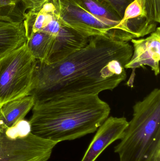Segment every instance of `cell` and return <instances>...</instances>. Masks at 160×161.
<instances>
[{
  "mask_svg": "<svg viewBox=\"0 0 160 161\" xmlns=\"http://www.w3.org/2000/svg\"><path fill=\"white\" fill-rule=\"evenodd\" d=\"M92 15L113 28L122 42H129L135 39L130 31L122 23V18L106 0H76Z\"/></svg>",
  "mask_w": 160,
  "mask_h": 161,
  "instance_id": "cell-10",
  "label": "cell"
},
{
  "mask_svg": "<svg viewBox=\"0 0 160 161\" xmlns=\"http://www.w3.org/2000/svg\"><path fill=\"white\" fill-rule=\"evenodd\" d=\"M35 103L34 97L29 95L4 104L0 108V126L4 129L14 126L24 120Z\"/></svg>",
  "mask_w": 160,
  "mask_h": 161,
  "instance_id": "cell-12",
  "label": "cell"
},
{
  "mask_svg": "<svg viewBox=\"0 0 160 161\" xmlns=\"http://www.w3.org/2000/svg\"><path fill=\"white\" fill-rule=\"evenodd\" d=\"M121 22L135 39L149 35L158 27L148 21L143 0H133L129 4L124 11Z\"/></svg>",
  "mask_w": 160,
  "mask_h": 161,
  "instance_id": "cell-11",
  "label": "cell"
},
{
  "mask_svg": "<svg viewBox=\"0 0 160 161\" xmlns=\"http://www.w3.org/2000/svg\"><path fill=\"white\" fill-rule=\"evenodd\" d=\"M69 27L67 26L58 36H53L43 31L31 33L27 37L25 45L32 55L36 60L44 62L59 37Z\"/></svg>",
  "mask_w": 160,
  "mask_h": 161,
  "instance_id": "cell-13",
  "label": "cell"
},
{
  "mask_svg": "<svg viewBox=\"0 0 160 161\" xmlns=\"http://www.w3.org/2000/svg\"><path fill=\"white\" fill-rule=\"evenodd\" d=\"M113 6L118 14L123 18L124 11L129 4L133 0H106Z\"/></svg>",
  "mask_w": 160,
  "mask_h": 161,
  "instance_id": "cell-16",
  "label": "cell"
},
{
  "mask_svg": "<svg viewBox=\"0 0 160 161\" xmlns=\"http://www.w3.org/2000/svg\"><path fill=\"white\" fill-rule=\"evenodd\" d=\"M114 152L120 161H154L160 158L159 88L135 103L132 119Z\"/></svg>",
  "mask_w": 160,
  "mask_h": 161,
  "instance_id": "cell-3",
  "label": "cell"
},
{
  "mask_svg": "<svg viewBox=\"0 0 160 161\" xmlns=\"http://www.w3.org/2000/svg\"><path fill=\"white\" fill-rule=\"evenodd\" d=\"M19 3L20 0H0V9L8 15L22 14L17 11V7Z\"/></svg>",
  "mask_w": 160,
  "mask_h": 161,
  "instance_id": "cell-15",
  "label": "cell"
},
{
  "mask_svg": "<svg viewBox=\"0 0 160 161\" xmlns=\"http://www.w3.org/2000/svg\"><path fill=\"white\" fill-rule=\"evenodd\" d=\"M148 21L158 25L160 22V0H143Z\"/></svg>",
  "mask_w": 160,
  "mask_h": 161,
  "instance_id": "cell-14",
  "label": "cell"
},
{
  "mask_svg": "<svg viewBox=\"0 0 160 161\" xmlns=\"http://www.w3.org/2000/svg\"><path fill=\"white\" fill-rule=\"evenodd\" d=\"M133 53L125 69H132V74L127 82L129 87H133L135 70L147 66L150 67L156 76L160 73V28L157 27L154 32L145 38L132 40Z\"/></svg>",
  "mask_w": 160,
  "mask_h": 161,
  "instance_id": "cell-7",
  "label": "cell"
},
{
  "mask_svg": "<svg viewBox=\"0 0 160 161\" xmlns=\"http://www.w3.org/2000/svg\"><path fill=\"white\" fill-rule=\"evenodd\" d=\"M49 0H20L24 8L23 11L27 9L33 10L40 7Z\"/></svg>",
  "mask_w": 160,
  "mask_h": 161,
  "instance_id": "cell-17",
  "label": "cell"
},
{
  "mask_svg": "<svg viewBox=\"0 0 160 161\" xmlns=\"http://www.w3.org/2000/svg\"><path fill=\"white\" fill-rule=\"evenodd\" d=\"M37 65L25 43L0 58V108L31 95Z\"/></svg>",
  "mask_w": 160,
  "mask_h": 161,
  "instance_id": "cell-4",
  "label": "cell"
},
{
  "mask_svg": "<svg viewBox=\"0 0 160 161\" xmlns=\"http://www.w3.org/2000/svg\"><path fill=\"white\" fill-rule=\"evenodd\" d=\"M0 15H8V14H6L5 13H4V12H3V11H2V10H1V9H0Z\"/></svg>",
  "mask_w": 160,
  "mask_h": 161,
  "instance_id": "cell-18",
  "label": "cell"
},
{
  "mask_svg": "<svg viewBox=\"0 0 160 161\" xmlns=\"http://www.w3.org/2000/svg\"><path fill=\"white\" fill-rule=\"evenodd\" d=\"M57 144L31 132L11 137L0 126V161H48Z\"/></svg>",
  "mask_w": 160,
  "mask_h": 161,
  "instance_id": "cell-5",
  "label": "cell"
},
{
  "mask_svg": "<svg viewBox=\"0 0 160 161\" xmlns=\"http://www.w3.org/2000/svg\"><path fill=\"white\" fill-rule=\"evenodd\" d=\"M132 53L128 42L90 37L84 47L59 62L38 61L31 95L37 103L112 91L126 79L125 66Z\"/></svg>",
  "mask_w": 160,
  "mask_h": 161,
  "instance_id": "cell-1",
  "label": "cell"
},
{
  "mask_svg": "<svg viewBox=\"0 0 160 161\" xmlns=\"http://www.w3.org/2000/svg\"><path fill=\"white\" fill-rule=\"evenodd\" d=\"M111 108L99 95L62 97L35 103L29 121L31 132L44 140L61 142L95 132Z\"/></svg>",
  "mask_w": 160,
  "mask_h": 161,
  "instance_id": "cell-2",
  "label": "cell"
},
{
  "mask_svg": "<svg viewBox=\"0 0 160 161\" xmlns=\"http://www.w3.org/2000/svg\"><path fill=\"white\" fill-rule=\"evenodd\" d=\"M59 17L64 24L85 37L103 36L122 42L110 25L86 10L76 0H54Z\"/></svg>",
  "mask_w": 160,
  "mask_h": 161,
  "instance_id": "cell-6",
  "label": "cell"
},
{
  "mask_svg": "<svg viewBox=\"0 0 160 161\" xmlns=\"http://www.w3.org/2000/svg\"><path fill=\"white\" fill-rule=\"evenodd\" d=\"M24 20L23 15H0V58L25 44Z\"/></svg>",
  "mask_w": 160,
  "mask_h": 161,
  "instance_id": "cell-9",
  "label": "cell"
},
{
  "mask_svg": "<svg viewBox=\"0 0 160 161\" xmlns=\"http://www.w3.org/2000/svg\"><path fill=\"white\" fill-rule=\"evenodd\" d=\"M128 124L126 117H108L96 131L81 161H95L110 145L123 138Z\"/></svg>",
  "mask_w": 160,
  "mask_h": 161,
  "instance_id": "cell-8",
  "label": "cell"
}]
</instances>
